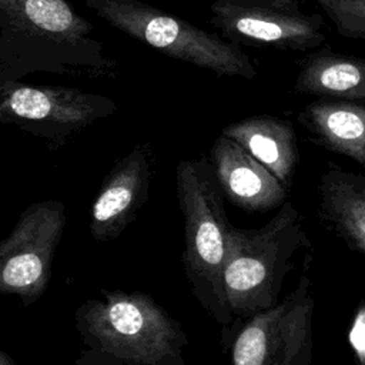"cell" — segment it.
Instances as JSON below:
<instances>
[{
  "instance_id": "6da1fadb",
  "label": "cell",
  "mask_w": 365,
  "mask_h": 365,
  "mask_svg": "<svg viewBox=\"0 0 365 365\" xmlns=\"http://www.w3.org/2000/svg\"><path fill=\"white\" fill-rule=\"evenodd\" d=\"M117 67L67 0H0V81L33 73L96 78Z\"/></svg>"
},
{
  "instance_id": "7a4b0ae2",
  "label": "cell",
  "mask_w": 365,
  "mask_h": 365,
  "mask_svg": "<svg viewBox=\"0 0 365 365\" xmlns=\"http://www.w3.org/2000/svg\"><path fill=\"white\" fill-rule=\"evenodd\" d=\"M76 365H185L181 324L144 291L100 289L76 308Z\"/></svg>"
},
{
  "instance_id": "3957f363",
  "label": "cell",
  "mask_w": 365,
  "mask_h": 365,
  "mask_svg": "<svg viewBox=\"0 0 365 365\" xmlns=\"http://www.w3.org/2000/svg\"><path fill=\"white\" fill-rule=\"evenodd\" d=\"M177 198L184 220L181 262L191 294L221 327L232 324L224 272L232 224L210 157L181 160L175 168Z\"/></svg>"
},
{
  "instance_id": "277c9868",
  "label": "cell",
  "mask_w": 365,
  "mask_h": 365,
  "mask_svg": "<svg viewBox=\"0 0 365 365\" xmlns=\"http://www.w3.org/2000/svg\"><path fill=\"white\" fill-rule=\"evenodd\" d=\"M307 244L299 214L289 201L259 228L231 230L224 288L234 318L275 307L297 250Z\"/></svg>"
},
{
  "instance_id": "5b68a950",
  "label": "cell",
  "mask_w": 365,
  "mask_h": 365,
  "mask_svg": "<svg viewBox=\"0 0 365 365\" xmlns=\"http://www.w3.org/2000/svg\"><path fill=\"white\" fill-rule=\"evenodd\" d=\"M84 4L111 27L171 58L220 76L257 77L254 63L240 46L141 0H84Z\"/></svg>"
},
{
  "instance_id": "8992f818",
  "label": "cell",
  "mask_w": 365,
  "mask_h": 365,
  "mask_svg": "<svg viewBox=\"0 0 365 365\" xmlns=\"http://www.w3.org/2000/svg\"><path fill=\"white\" fill-rule=\"evenodd\" d=\"M312 299L308 278L275 307L222 327L230 365H309Z\"/></svg>"
},
{
  "instance_id": "52a82bcc",
  "label": "cell",
  "mask_w": 365,
  "mask_h": 365,
  "mask_svg": "<svg viewBox=\"0 0 365 365\" xmlns=\"http://www.w3.org/2000/svg\"><path fill=\"white\" fill-rule=\"evenodd\" d=\"M115 111L114 100L103 94L64 86L0 81V123L43 140L53 150Z\"/></svg>"
},
{
  "instance_id": "ba28073f",
  "label": "cell",
  "mask_w": 365,
  "mask_h": 365,
  "mask_svg": "<svg viewBox=\"0 0 365 365\" xmlns=\"http://www.w3.org/2000/svg\"><path fill=\"white\" fill-rule=\"evenodd\" d=\"M66 222L64 202L53 198L33 202L20 212L0 242V294L19 297L23 307L43 297Z\"/></svg>"
},
{
  "instance_id": "9c48e42d",
  "label": "cell",
  "mask_w": 365,
  "mask_h": 365,
  "mask_svg": "<svg viewBox=\"0 0 365 365\" xmlns=\"http://www.w3.org/2000/svg\"><path fill=\"white\" fill-rule=\"evenodd\" d=\"M210 23L235 44L307 51L325 43L324 17L298 0H212Z\"/></svg>"
},
{
  "instance_id": "30bf717a",
  "label": "cell",
  "mask_w": 365,
  "mask_h": 365,
  "mask_svg": "<svg viewBox=\"0 0 365 365\" xmlns=\"http://www.w3.org/2000/svg\"><path fill=\"white\" fill-rule=\"evenodd\" d=\"M154 154L148 143L137 144L106 175L90 208L91 238L107 242L118 238L150 198Z\"/></svg>"
},
{
  "instance_id": "8fae6325",
  "label": "cell",
  "mask_w": 365,
  "mask_h": 365,
  "mask_svg": "<svg viewBox=\"0 0 365 365\" xmlns=\"http://www.w3.org/2000/svg\"><path fill=\"white\" fill-rule=\"evenodd\" d=\"M210 160L225 200L235 207L267 212L287 201L288 188L232 138L221 134L211 147Z\"/></svg>"
},
{
  "instance_id": "7c38bea8",
  "label": "cell",
  "mask_w": 365,
  "mask_h": 365,
  "mask_svg": "<svg viewBox=\"0 0 365 365\" xmlns=\"http://www.w3.org/2000/svg\"><path fill=\"white\" fill-rule=\"evenodd\" d=\"M221 134L232 138L289 188L299 157L291 121L259 114L225 125Z\"/></svg>"
},
{
  "instance_id": "4fadbf2b",
  "label": "cell",
  "mask_w": 365,
  "mask_h": 365,
  "mask_svg": "<svg viewBox=\"0 0 365 365\" xmlns=\"http://www.w3.org/2000/svg\"><path fill=\"white\" fill-rule=\"evenodd\" d=\"M298 120L318 144L365 165V104L318 98L301 110Z\"/></svg>"
},
{
  "instance_id": "5bb4252c",
  "label": "cell",
  "mask_w": 365,
  "mask_h": 365,
  "mask_svg": "<svg viewBox=\"0 0 365 365\" xmlns=\"http://www.w3.org/2000/svg\"><path fill=\"white\" fill-rule=\"evenodd\" d=\"M297 93L365 103V58L321 48L309 54L295 77Z\"/></svg>"
},
{
  "instance_id": "9a60e30c",
  "label": "cell",
  "mask_w": 365,
  "mask_h": 365,
  "mask_svg": "<svg viewBox=\"0 0 365 365\" xmlns=\"http://www.w3.org/2000/svg\"><path fill=\"white\" fill-rule=\"evenodd\" d=\"M321 215L351 245L365 252V197L356 177L329 168L321 178Z\"/></svg>"
},
{
  "instance_id": "2e32d148",
  "label": "cell",
  "mask_w": 365,
  "mask_h": 365,
  "mask_svg": "<svg viewBox=\"0 0 365 365\" xmlns=\"http://www.w3.org/2000/svg\"><path fill=\"white\" fill-rule=\"evenodd\" d=\"M345 38L365 40V0H312Z\"/></svg>"
},
{
  "instance_id": "e0dca14e",
  "label": "cell",
  "mask_w": 365,
  "mask_h": 365,
  "mask_svg": "<svg viewBox=\"0 0 365 365\" xmlns=\"http://www.w3.org/2000/svg\"><path fill=\"white\" fill-rule=\"evenodd\" d=\"M351 342L355 346L359 358L365 362V314L358 315L355 327L351 331Z\"/></svg>"
},
{
  "instance_id": "ac0fdd59",
  "label": "cell",
  "mask_w": 365,
  "mask_h": 365,
  "mask_svg": "<svg viewBox=\"0 0 365 365\" xmlns=\"http://www.w3.org/2000/svg\"><path fill=\"white\" fill-rule=\"evenodd\" d=\"M0 365H16L11 355H9L4 349L0 351Z\"/></svg>"
},
{
  "instance_id": "d6986e66",
  "label": "cell",
  "mask_w": 365,
  "mask_h": 365,
  "mask_svg": "<svg viewBox=\"0 0 365 365\" xmlns=\"http://www.w3.org/2000/svg\"><path fill=\"white\" fill-rule=\"evenodd\" d=\"M356 181H358V185H359V188H361L364 197H365V184H362V178H358V177H356Z\"/></svg>"
}]
</instances>
